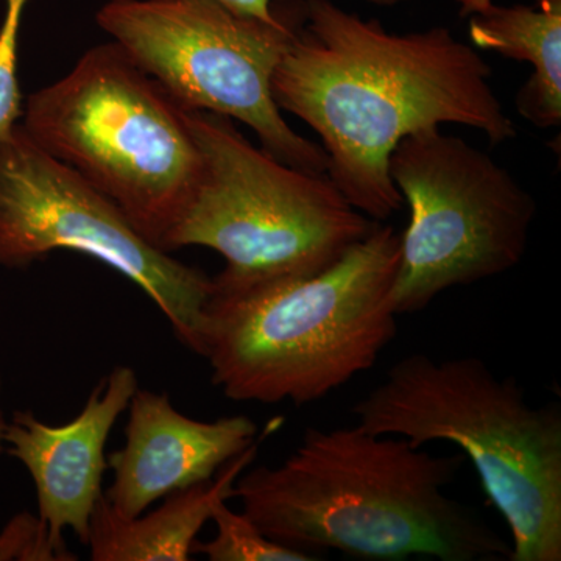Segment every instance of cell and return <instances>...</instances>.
<instances>
[{"instance_id": "obj_20", "label": "cell", "mask_w": 561, "mask_h": 561, "mask_svg": "<svg viewBox=\"0 0 561 561\" xmlns=\"http://www.w3.org/2000/svg\"><path fill=\"white\" fill-rule=\"evenodd\" d=\"M365 2L378 7H394L400 5V3L411 2V0H365Z\"/></svg>"}, {"instance_id": "obj_14", "label": "cell", "mask_w": 561, "mask_h": 561, "mask_svg": "<svg viewBox=\"0 0 561 561\" xmlns=\"http://www.w3.org/2000/svg\"><path fill=\"white\" fill-rule=\"evenodd\" d=\"M210 522L216 524V535L209 541H197L195 553L209 561H313L311 553L298 551L272 540L245 513L234 512L227 502H220Z\"/></svg>"}, {"instance_id": "obj_2", "label": "cell", "mask_w": 561, "mask_h": 561, "mask_svg": "<svg viewBox=\"0 0 561 561\" xmlns=\"http://www.w3.org/2000/svg\"><path fill=\"white\" fill-rule=\"evenodd\" d=\"M465 460L357 423L308 427L286 460L243 471L232 500L268 538L317 559L511 561V542L446 494Z\"/></svg>"}, {"instance_id": "obj_5", "label": "cell", "mask_w": 561, "mask_h": 561, "mask_svg": "<svg viewBox=\"0 0 561 561\" xmlns=\"http://www.w3.org/2000/svg\"><path fill=\"white\" fill-rule=\"evenodd\" d=\"M25 133L119 206L164 251L191 205L203 158L183 108L116 41L28 95ZM168 253V251H165Z\"/></svg>"}, {"instance_id": "obj_13", "label": "cell", "mask_w": 561, "mask_h": 561, "mask_svg": "<svg viewBox=\"0 0 561 561\" xmlns=\"http://www.w3.org/2000/svg\"><path fill=\"white\" fill-rule=\"evenodd\" d=\"M474 47L530 62L534 72L516 94V110L537 128L561 124V0H538L537 7H502L470 16Z\"/></svg>"}, {"instance_id": "obj_15", "label": "cell", "mask_w": 561, "mask_h": 561, "mask_svg": "<svg viewBox=\"0 0 561 561\" xmlns=\"http://www.w3.org/2000/svg\"><path fill=\"white\" fill-rule=\"evenodd\" d=\"M5 20L0 27V142L14 131L22 116L18 47H20L22 11L27 0H5Z\"/></svg>"}, {"instance_id": "obj_3", "label": "cell", "mask_w": 561, "mask_h": 561, "mask_svg": "<svg viewBox=\"0 0 561 561\" xmlns=\"http://www.w3.org/2000/svg\"><path fill=\"white\" fill-rule=\"evenodd\" d=\"M401 234L379 221L319 273L214 287L203 354L228 400L311 404L371 370L398 334Z\"/></svg>"}, {"instance_id": "obj_11", "label": "cell", "mask_w": 561, "mask_h": 561, "mask_svg": "<svg viewBox=\"0 0 561 561\" xmlns=\"http://www.w3.org/2000/svg\"><path fill=\"white\" fill-rule=\"evenodd\" d=\"M125 445L108 456L113 482L106 501L124 518H136L176 491L208 482L256 440L245 415L191 419L168 393L139 389L128 405Z\"/></svg>"}, {"instance_id": "obj_12", "label": "cell", "mask_w": 561, "mask_h": 561, "mask_svg": "<svg viewBox=\"0 0 561 561\" xmlns=\"http://www.w3.org/2000/svg\"><path fill=\"white\" fill-rule=\"evenodd\" d=\"M257 443L228 461L210 481L164 497L149 515L124 518L103 494L90 524L91 560L190 561L203 526L220 502L232 500L236 481L256 459Z\"/></svg>"}, {"instance_id": "obj_18", "label": "cell", "mask_w": 561, "mask_h": 561, "mask_svg": "<svg viewBox=\"0 0 561 561\" xmlns=\"http://www.w3.org/2000/svg\"><path fill=\"white\" fill-rule=\"evenodd\" d=\"M456 2L460 7V18H470L472 14L489 9L493 0H456Z\"/></svg>"}, {"instance_id": "obj_19", "label": "cell", "mask_w": 561, "mask_h": 561, "mask_svg": "<svg viewBox=\"0 0 561 561\" xmlns=\"http://www.w3.org/2000/svg\"><path fill=\"white\" fill-rule=\"evenodd\" d=\"M0 390H2V379H0ZM7 420L3 416L2 409H0V454L5 451V442H3V434H5Z\"/></svg>"}, {"instance_id": "obj_4", "label": "cell", "mask_w": 561, "mask_h": 561, "mask_svg": "<svg viewBox=\"0 0 561 561\" xmlns=\"http://www.w3.org/2000/svg\"><path fill=\"white\" fill-rule=\"evenodd\" d=\"M357 424L413 445L457 446L507 523L511 561L561 560V411L474 356L415 353L353 405Z\"/></svg>"}, {"instance_id": "obj_7", "label": "cell", "mask_w": 561, "mask_h": 561, "mask_svg": "<svg viewBox=\"0 0 561 561\" xmlns=\"http://www.w3.org/2000/svg\"><path fill=\"white\" fill-rule=\"evenodd\" d=\"M305 21V0H278L271 21L219 0H110L102 31L183 108L241 121L262 149L302 171L327 173L323 147L298 135L272 95V77Z\"/></svg>"}, {"instance_id": "obj_8", "label": "cell", "mask_w": 561, "mask_h": 561, "mask_svg": "<svg viewBox=\"0 0 561 561\" xmlns=\"http://www.w3.org/2000/svg\"><path fill=\"white\" fill-rule=\"evenodd\" d=\"M389 175L411 209L391 289L398 316L523 261L537 202L485 151L442 127L423 128L391 151Z\"/></svg>"}, {"instance_id": "obj_16", "label": "cell", "mask_w": 561, "mask_h": 561, "mask_svg": "<svg viewBox=\"0 0 561 561\" xmlns=\"http://www.w3.org/2000/svg\"><path fill=\"white\" fill-rule=\"evenodd\" d=\"M0 560L77 561L79 557L39 516L21 513L0 531Z\"/></svg>"}, {"instance_id": "obj_6", "label": "cell", "mask_w": 561, "mask_h": 561, "mask_svg": "<svg viewBox=\"0 0 561 561\" xmlns=\"http://www.w3.org/2000/svg\"><path fill=\"white\" fill-rule=\"evenodd\" d=\"M203 172L164 251L206 247L225 260L219 290L309 276L330 267L379 224L343 197L327 173L257 149L230 117L187 110Z\"/></svg>"}, {"instance_id": "obj_10", "label": "cell", "mask_w": 561, "mask_h": 561, "mask_svg": "<svg viewBox=\"0 0 561 561\" xmlns=\"http://www.w3.org/2000/svg\"><path fill=\"white\" fill-rule=\"evenodd\" d=\"M138 389L136 371L117 365L92 389L69 423L50 426L32 411L14 412L7 421V451L27 468L35 483L38 516L57 537L70 529L87 546L108 470L106 443Z\"/></svg>"}, {"instance_id": "obj_9", "label": "cell", "mask_w": 561, "mask_h": 561, "mask_svg": "<svg viewBox=\"0 0 561 561\" xmlns=\"http://www.w3.org/2000/svg\"><path fill=\"white\" fill-rule=\"evenodd\" d=\"M57 250L94 257L131 280L181 345L202 356L214 279L147 242L116 203L20 124L0 142V265L25 268Z\"/></svg>"}, {"instance_id": "obj_1", "label": "cell", "mask_w": 561, "mask_h": 561, "mask_svg": "<svg viewBox=\"0 0 561 561\" xmlns=\"http://www.w3.org/2000/svg\"><path fill=\"white\" fill-rule=\"evenodd\" d=\"M491 73L449 28L398 35L331 0H305L272 95L320 136L327 175L350 205L383 221L404 203L389 160L405 136L459 124L485 133L493 146L516 138Z\"/></svg>"}, {"instance_id": "obj_17", "label": "cell", "mask_w": 561, "mask_h": 561, "mask_svg": "<svg viewBox=\"0 0 561 561\" xmlns=\"http://www.w3.org/2000/svg\"><path fill=\"white\" fill-rule=\"evenodd\" d=\"M228 9L260 20L271 21L276 16V2L273 0H219Z\"/></svg>"}]
</instances>
